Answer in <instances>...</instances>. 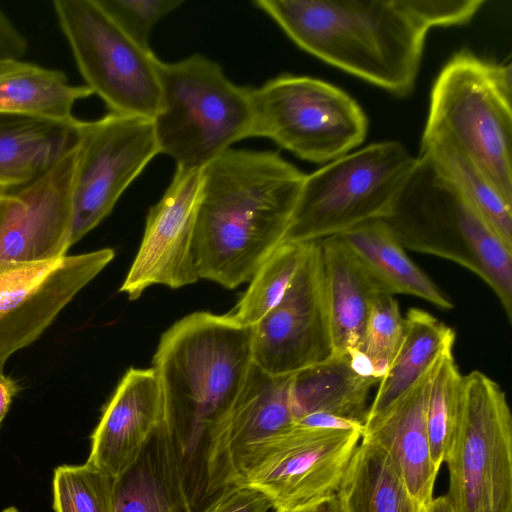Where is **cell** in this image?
<instances>
[{"mask_svg": "<svg viewBox=\"0 0 512 512\" xmlns=\"http://www.w3.org/2000/svg\"><path fill=\"white\" fill-rule=\"evenodd\" d=\"M306 174L277 152L229 148L202 169L194 257L200 279L233 289L283 242Z\"/></svg>", "mask_w": 512, "mask_h": 512, "instance_id": "obj_1", "label": "cell"}, {"mask_svg": "<svg viewBox=\"0 0 512 512\" xmlns=\"http://www.w3.org/2000/svg\"><path fill=\"white\" fill-rule=\"evenodd\" d=\"M301 49L396 96L412 92L429 28L411 0H257Z\"/></svg>", "mask_w": 512, "mask_h": 512, "instance_id": "obj_2", "label": "cell"}, {"mask_svg": "<svg viewBox=\"0 0 512 512\" xmlns=\"http://www.w3.org/2000/svg\"><path fill=\"white\" fill-rule=\"evenodd\" d=\"M152 363L165 419L182 432L193 468L209 428L233 402L253 364L252 328L230 314H189L162 334Z\"/></svg>", "mask_w": 512, "mask_h": 512, "instance_id": "obj_3", "label": "cell"}, {"mask_svg": "<svg viewBox=\"0 0 512 512\" xmlns=\"http://www.w3.org/2000/svg\"><path fill=\"white\" fill-rule=\"evenodd\" d=\"M381 220L404 249L452 261L481 278L512 322V251L426 157L418 155L391 211Z\"/></svg>", "mask_w": 512, "mask_h": 512, "instance_id": "obj_4", "label": "cell"}, {"mask_svg": "<svg viewBox=\"0 0 512 512\" xmlns=\"http://www.w3.org/2000/svg\"><path fill=\"white\" fill-rule=\"evenodd\" d=\"M512 70L462 49L441 69L422 137L444 139L465 154L512 202Z\"/></svg>", "mask_w": 512, "mask_h": 512, "instance_id": "obj_5", "label": "cell"}, {"mask_svg": "<svg viewBox=\"0 0 512 512\" xmlns=\"http://www.w3.org/2000/svg\"><path fill=\"white\" fill-rule=\"evenodd\" d=\"M161 99L153 118L159 153L177 168L203 169L252 137L251 88L231 82L222 67L199 54L156 63Z\"/></svg>", "mask_w": 512, "mask_h": 512, "instance_id": "obj_6", "label": "cell"}, {"mask_svg": "<svg viewBox=\"0 0 512 512\" xmlns=\"http://www.w3.org/2000/svg\"><path fill=\"white\" fill-rule=\"evenodd\" d=\"M417 157L398 141L372 143L305 176L282 243H305L385 218Z\"/></svg>", "mask_w": 512, "mask_h": 512, "instance_id": "obj_7", "label": "cell"}, {"mask_svg": "<svg viewBox=\"0 0 512 512\" xmlns=\"http://www.w3.org/2000/svg\"><path fill=\"white\" fill-rule=\"evenodd\" d=\"M252 137H264L295 156L327 164L366 138L368 119L346 92L323 80L282 74L251 88Z\"/></svg>", "mask_w": 512, "mask_h": 512, "instance_id": "obj_8", "label": "cell"}, {"mask_svg": "<svg viewBox=\"0 0 512 512\" xmlns=\"http://www.w3.org/2000/svg\"><path fill=\"white\" fill-rule=\"evenodd\" d=\"M454 512H512V417L501 386L463 375L458 431L445 460Z\"/></svg>", "mask_w": 512, "mask_h": 512, "instance_id": "obj_9", "label": "cell"}, {"mask_svg": "<svg viewBox=\"0 0 512 512\" xmlns=\"http://www.w3.org/2000/svg\"><path fill=\"white\" fill-rule=\"evenodd\" d=\"M53 9L85 85L110 113L152 119L161 92L158 58L132 41L97 0H55Z\"/></svg>", "mask_w": 512, "mask_h": 512, "instance_id": "obj_10", "label": "cell"}, {"mask_svg": "<svg viewBox=\"0 0 512 512\" xmlns=\"http://www.w3.org/2000/svg\"><path fill=\"white\" fill-rule=\"evenodd\" d=\"M361 433L293 424L246 447L230 484L264 493L274 511L294 509L334 495Z\"/></svg>", "mask_w": 512, "mask_h": 512, "instance_id": "obj_11", "label": "cell"}, {"mask_svg": "<svg viewBox=\"0 0 512 512\" xmlns=\"http://www.w3.org/2000/svg\"><path fill=\"white\" fill-rule=\"evenodd\" d=\"M157 154L152 119L109 112L82 122L72 195L71 246L111 213Z\"/></svg>", "mask_w": 512, "mask_h": 512, "instance_id": "obj_12", "label": "cell"}, {"mask_svg": "<svg viewBox=\"0 0 512 512\" xmlns=\"http://www.w3.org/2000/svg\"><path fill=\"white\" fill-rule=\"evenodd\" d=\"M78 161L79 143L45 173L8 194L0 220V276L66 256Z\"/></svg>", "mask_w": 512, "mask_h": 512, "instance_id": "obj_13", "label": "cell"}, {"mask_svg": "<svg viewBox=\"0 0 512 512\" xmlns=\"http://www.w3.org/2000/svg\"><path fill=\"white\" fill-rule=\"evenodd\" d=\"M319 240L306 242L300 267L280 303L252 327L253 363L290 375L332 358Z\"/></svg>", "mask_w": 512, "mask_h": 512, "instance_id": "obj_14", "label": "cell"}, {"mask_svg": "<svg viewBox=\"0 0 512 512\" xmlns=\"http://www.w3.org/2000/svg\"><path fill=\"white\" fill-rule=\"evenodd\" d=\"M114 256L103 248L0 276V363L34 342Z\"/></svg>", "mask_w": 512, "mask_h": 512, "instance_id": "obj_15", "label": "cell"}, {"mask_svg": "<svg viewBox=\"0 0 512 512\" xmlns=\"http://www.w3.org/2000/svg\"><path fill=\"white\" fill-rule=\"evenodd\" d=\"M202 169L176 168L161 199L150 207L142 242L119 291L135 300L152 285L180 288L200 278L194 257Z\"/></svg>", "mask_w": 512, "mask_h": 512, "instance_id": "obj_16", "label": "cell"}, {"mask_svg": "<svg viewBox=\"0 0 512 512\" xmlns=\"http://www.w3.org/2000/svg\"><path fill=\"white\" fill-rule=\"evenodd\" d=\"M291 376L270 374L254 363L227 410L204 440L202 498L230 485L243 450L294 424Z\"/></svg>", "mask_w": 512, "mask_h": 512, "instance_id": "obj_17", "label": "cell"}, {"mask_svg": "<svg viewBox=\"0 0 512 512\" xmlns=\"http://www.w3.org/2000/svg\"><path fill=\"white\" fill-rule=\"evenodd\" d=\"M164 419V401L155 370L129 368L91 435L87 462L119 479Z\"/></svg>", "mask_w": 512, "mask_h": 512, "instance_id": "obj_18", "label": "cell"}, {"mask_svg": "<svg viewBox=\"0 0 512 512\" xmlns=\"http://www.w3.org/2000/svg\"><path fill=\"white\" fill-rule=\"evenodd\" d=\"M193 468L178 426L165 419L116 480L114 512H199Z\"/></svg>", "mask_w": 512, "mask_h": 512, "instance_id": "obj_19", "label": "cell"}, {"mask_svg": "<svg viewBox=\"0 0 512 512\" xmlns=\"http://www.w3.org/2000/svg\"><path fill=\"white\" fill-rule=\"evenodd\" d=\"M435 362L389 407L367 419L361 434L363 440L376 444L387 453L412 498L424 508L434 498L438 474L431 458L426 420Z\"/></svg>", "mask_w": 512, "mask_h": 512, "instance_id": "obj_20", "label": "cell"}, {"mask_svg": "<svg viewBox=\"0 0 512 512\" xmlns=\"http://www.w3.org/2000/svg\"><path fill=\"white\" fill-rule=\"evenodd\" d=\"M319 247L332 358H342L361 349L371 298L383 288L340 235L320 239Z\"/></svg>", "mask_w": 512, "mask_h": 512, "instance_id": "obj_21", "label": "cell"}, {"mask_svg": "<svg viewBox=\"0 0 512 512\" xmlns=\"http://www.w3.org/2000/svg\"><path fill=\"white\" fill-rule=\"evenodd\" d=\"M82 122L0 114V184L11 191L45 173L79 143Z\"/></svg>", "mask_w": 512, "mask_h": 512, "instance_id": "obj_22", "label": "cell"}, {"mask_svg": "<svg viewBox=\"0 0 512 512\" xmlns=\"http://www.w3.org/2000/svg\"><path fill=\"white\" fill-rule=\"evenodd\" d=\"M91 95L86 85L70 84L61 70L0 59V114L74 123L75 103Z\"/></svg>", "mask_w": 512, "mask_h": 512, "instance_id": "obj_23", "label": "cell"}, {"mask_svg": "<svg viewBox=\"0 0 512 512\" xmlns=\"http://www.w3.org/2000/svg\"><path fill=\"white\" fill-rule=\"evenodd\" d=\"M337 235L388 293L416 296L444 310L454 307L443 291L410 259L381 219L362 223Z\"/></svg>", "mask_w": 512, "mask_h": 512, "instance_id": "obj_24", "label": "cell"}, {"mask_svg": "<svg viewBox=\"0 0 512 512\" xmlns=\"http://www.w3.org/2000/svg\"><path fill=\"white\" fill-rule=\"evenodd\" d=\"M376 383V378L357 374L347 355L294 373L290 385L294 422L327 413L364 425L369 392Z\"/></svg>", "mask_w": 512, "mask_h": 512, "instance_id": "obj_25", "label": "cell"}, {"mask_svg": "<svg viewBox=\"0 0 512 512\" xmlns=\"http://www.w3.org/2000/svg\"><path fill=\"white\" fill-rule=\"evenodd\" d=\"M455 336L451 327L429 312L409 309L404 317L401 344L379 381L366 420L383 412L413 386L441 355L452 351Z\"/></svg>", "mask_w": 512, "mask_h": 512, "instance_id": "obj_26", "label": "cell"}, {"mask_svg": "<svg viewBox=\"0 0 512 512\" xmlns=\"http://www.w3.org/2000/svg\"><path fill=\"white\" fill-rule=\"evenodd\" d=\"M336 495L343 512H425L408 492L387 453L363 439Z\"/></svg>", "mask_w": 512, "mask_h": 512, "instance_id": "obj_27", "label": "cell"}, {"mask_svg": "<svg viewBox=\"0 0 512 512\" xmlns=\"http://www.w3.org/2000/svg\"><path fill=\"white\" fill-rule=\"evenodd\" d=\"M419 155L449 179L467 198L502 243L512 251V202L458 148L437 137H422Z\"/></svg>", "mask_w": 512, "mask_h": 512, "instance_id": "obj_28", "label": "cell"}, {"mask_svg": "<svg viewBox=\"0 0 512 512\" xmlns=\"http://www.w3.org/2000/svg\"><path fill=\"white\" fill-rule=\"evenodd\" d=\"M463 374L452 351L435 362L429 387L426 420L431 458L439 471L456 437L462 410Z\"/></svg>", "mask_w": 512, "mask_h": 512, "instance_id": "obj_29", "label": "cell"}, {"mask_svg": "<svg viewBox=\"0 0 512 512\" xmlns=\"http://www.w3.org/2000/svg\"><path fill=\"white\" fill-rule=\"evenodd\" d=\"M305 243H282L257 269L229 314L239 324L253 327L285 296L303 260Z\"/></svg>", "mask_w": 512, "mask_h": 512, "instance_id": "obj_30", "label": "cell"}, {"mask_svg": "<svg viewBox=\"0 0 512 512\" xmlns=\"http://www.w3.org/2000/svg\"><path fill=\"white\" fill-rule=\"evenodd\" d=\"M54 512H114L116 479L87 461L54 470Z\"/></svg>", "mask_w": 512, "mask_h": 512, "instance_id": "obj_31", "label": "cell"}, {"mask_svg": "<svg viewBox=\"0 0 512 512\" xmlns=\"http://www.w3.org/2000/svg\"><path fill=\"white\" fill-rule=\"evenodd\" d=\"M404 333L397 300L383 289L372 296L361 351L369 358L373 377L379 381L386 373L401 344Z\"/></svg>", "mask_w": 512, "mask_h": 512, "instance_id": "obj_32", "label": "cell"}, {"mask_svg": "<svg viewBox=\"0 0 512 512\" xmlns=\"http://www.w3.org/2000/svg\"><path fill=\"white\" fill-rule=\"evenodd\" d=\"M109 18L138 46L150 50L156 23L179 7L181 0H97Z\"/></svg>", "mask_w": 512, "mask_h": 512, "instance_id": "obj_33", "label": "cell"}, {"mask_svg": "<svg viewBox=\"0 0 512 512\" xmlns=\"http://www.w3.org/2000/svg\"><path fill=\"white\" fill-rule=\"evenodd\" d=\"M414 11L429 28L464 25L485 3L484 0H411Z\"/></svg>", "mask_w": 512, "mask_h": 512, "instance_id": "obj_34", "label": "cell"}, {"mask_svg": "<svg viewBox=\"0 0 512 512\" xmlns=\"http://www.w3.org/2000/svg\"><path fill=\"white\" fill-rule=\"evenodd\" d=\"M269 498L261 491L244 484H230L219 490L199 512H268Z\"/></svg>", "mask_w": 512, "mask_h": 512, "instance_id": "obj_35", "label": "cell"}, {"mask_svg": "<svg viewBox=\"0 0 512 512\" xmlns=\"http://www.w3.org/2000/svg\"><path fill=\"white\" fill-rule=\"evenodd\" d=\"M28 42L11 20L0 10V59H21L27 52Z\"/></svg>", "mask_w": 512, "mask_h": 512, "instance_id": "obj_36", "label": "cell"}, {"mask_svg": "<svg viewBox=\"0 0 512 512\" xmlns=\"http://www.w3.org/2000/svg\"><path fill=\"white\" fill-rule=\"evenodd\" d=\"M294 424L323 429L356 430L361 434L364 426L361 423L327 413L306 415L296 420Z\"/></svg>", "mask_w": 512, "mask_h": 512, "instance_id": "obj_37", "label": "cell"}, {"mask_svg": "<svg viewBox=\"0 0 512 512\" xmlns=\"http://www.w3.org/2000/svg\"><path fill=\"white\" fill-rule=\"evenodd\" d=\"M3 368L4 364L0 363V427L18 391L16 382L5 375Z\"/></svg>", "mask_w": 512, "mask_h": 512, "instance_id": "obj_38", "label": "cell"}, {"mask_svg": "<svg viewBox=\"0 0 512 512\" xmlns=\"http://www.w3.org/2000/svg\"><path fill=\"white\" fill-rule=\"evenodd\" d=\"M274 512H343L336 494L311 502L309 504Z\"/></svg>", "mask_w": 512, "mask_h": 512, "instance_id": "obj_39", "label": "cell"}, {"mask_svg": "<svg viewBox=\"0 0 512 512\" xmlns=\"http://www.w3.org/2000/svg\"><path fill=\"white\" fill-rule=\"evenodd\" d=\"M425 512H454L446 495L433 498L426 506Z\"/></svg>", "mask_w": 512, "mask_h": 512, "instance_id": "obj_40", "label": "cell"}, {"mask_svg": "<svg viewBox=\"0 0 512 512\" xmlns=\"http://www.w3.org/2000/svg\"><path fill=\"white\" fill-rule=\"evenodd\" d=\"M9 193L0 195V220H1L2 216H3L4 211H5L6 204H7V197H8Z\"/></svg>", "mask_w": 512, "mask_h": 512, "instance_id": "obj_41", "label": "cell"}, {"mask_svg": "<svg viewBox=\"0 0 512 512\" xmlns=\"http://www.w3.org/2000/svg\"><path fill=\"white\" fill-rule=\"evenodd\" d=\"M9 192H10V190L8 188H6L0 184V195L7 194Z\"/></svg>", "mask_w": 512, "mask_h": 512, "instance_id": "obj_42", "label": "cell"}, {"mask_svg": "<svg viewBox=\"0 0 512 512\" xmlns=\"http://www.w3.org/2000/svg\"><path fill=\"white\" fill-rule=\"evenodd\" d=\"M1 512H19L15 507H8Z\"/></svg>", "mask_w": 512, "mask_h": 512, "instance_id": "obj_43", "label": "cell"}]
</instances>
